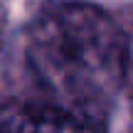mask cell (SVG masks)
I'll use <instances>...</instances> for the list:
<instances>
[{"instance_id": "3", "label": "cell", "mask_w": 133, "mask_h": 133, "mask_svg": "<svg viewBox=\"0 0 133 133\" xmlns=\"http://www.w3.org/2000/svg\"><path fill=\"white\" fill-rule=\"evenodd\" d=\"M3 35H5V17L0 12V47H3Z\"/></svg>"}, {"instance_id": "2", "label": "cell", "mask_w": 133, "mask_h": 133, "mask_svg": "<svg viewBox=\"0 0 133 133\" xmlns=\"http://www.w3.org/2000/svg\"><path fill=\"white\" fill-rule=\"evenodd\" d=\"M0 133H109V116L35 91L0 101Z\"/></svg>"}, {"instance_id": "1", "label": "cell", "mask_w": 133, "mask_h": 133, "mask_svg": "<svg viewBox=\"0 0 133 133\" xmlns=\"http://www.w3.org/2000/svg\"><path fill=\"white\" fill-rule=\"evenodd\" d=\"M25 62L37 94L109 116L131 59L121 27L101 8L54 0L39 5L30 17Z\"/></svg>"}]
</instances>
